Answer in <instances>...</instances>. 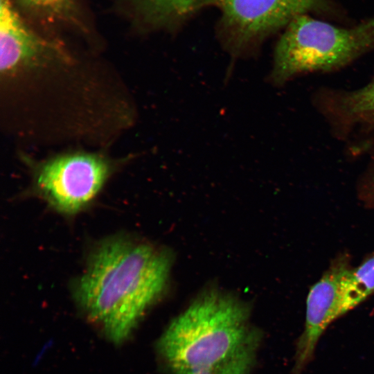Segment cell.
Masks as SVG:
<instances>
[{"instance_id":"obj_4","label":"cell","mask_w":374,"mask_h":374,"mask_svg":"<svg viewBox=\"0 0 374 374\" xmlns=\"http://www.w3.org/2000/svg\"><path fill=\"white\" fill-rule=\"evenodd\" d=\"M322 0H213L220 17L217 35L234 58L254 54L261 44Z\"/></svg>"},{"instance_id":"obj_8","label":"cell","mask_w":374,"mask_h":374,"mask_svg":"<svg viewBox=\"0 0 374 374\" xmlns=\"http://www.w3.org/2000/svg\"><path fill=\"white\" fill-rule=\"evenodd\" d=\"M15 6L41 23L86 28L78 0H11Z\"/></svg>"},{"instance_id":"obj_9","label":"cell","mask_w":374,"mask_h":374,"mask_svg":"<svg viewBox=\"0 0 374 374\" xmlns=\"http://www.w3.org/2000/svg\"><path fill=\"white\" fill-rule=\"evenodd\" d=\"M339 107L354 121L374 123V79L364 87L344 95Z\"/></svg>"},{"instance_id":"obj_5","label":"cell","mask_w":374,"mask_h":374,"mask_svg":"<svg viewBox=\"0 0 374 374\" xmlns=\"http://www.w3.org/2000/svg\"><path fill=\"white\" fill-rule=\"evenodd\" d=\"M111 161L90 152H71L39 163L33 172L34 189L57 212L73 215L98 195L112 172Z\"/></svg>"},{"instance_id":"obj_6","label":"cell","mask_w":374,"mask_h":374,"mask_svg":"<svg viewBox=\"0 0 374 374\" xmlns=\"http://www.w3.org/2000/svg\"><path fill=\"white\" fill-rule=\"evenodd\" d=\"M364 300L348 259L337 260L308 294L305 328L296 344L294 374H301L311 362L319 340L328 326Z\"/></svg>"},{"instance_id":"obj_3","label":"cell","mask_w":374,"mask_h":374,"mask_svg":"<svg viewBox=\"0 0 374 374\" xmlns=\"http://www.w3.org/2000/svg\"><path fill=\"white\" fill-rule=\"evenodd\" d=\"M374 47V16L350 28L305 14L285 28L274 50L270 80L282 84L298 74L339 68Z\"/></svg>"},{"instance_id":"obj_2","label":"cell","mask_w":374,"mask_h":374,"mask_svg":"<svg viewBox=\"0 0 374 374\" xmlns=\"http://www.w3.org/2000/svg\"><path fill=\"white\" fill-rule=\"evenodd\" d=\"M260 337L245 304L214 291L171 322L158 349L172 374H249Z\"/></svg>"},{"instance_id":"obj_10","label":"cell","mask_w":374,"mask_h":374,"mask_svg":"<svg viewBox=\"0 0 374 374\" xmlns=\"http://www.w3.org/2000/svg\"><path fill=\"white\" fill-rule=\"evenodd\" d=\"M365 198L367 202L374 206V176L368 186Z\"/></svg>"},{"instance_id":"obj_1","label":"cell","mask_w":374,"mask_h":374,"mask_svg":"<svg viewBox=\"0 0 374 374\" xmlns=\"http://www.w3.org/2000/svg\"><path fill=\"white\" fill-rule=\"evenodd\" d=\"M171 263L168 252L149 242L111 238L91 252L74 296L108 339L120 344L165 290Z\"/></svg>"},{"instance_id":"obj_7","label":"cell","mask_w":374,"mask_h":374,"mask_svg":"<svg viewBox=\"0 0 374 374\" xmlns=\"http://www.w3.org/2000/svg\"><path fill=\"white\" fill-rule=\"evenodd\" d=\"M134 19L148 30H173L213 0H127Z\"/></svg>"}]
</instances>
